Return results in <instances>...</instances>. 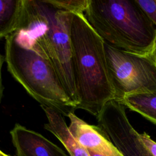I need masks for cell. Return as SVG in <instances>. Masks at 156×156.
<instances>
[{"label": "cell", "instance_id": "obj_2", "mask_svg": "<svg viewBox=\"0 0 156 156\" xmlns=\"http://www.w3.org/2000/svg\"><path fill=\"white\" fill-rule=\"evenodd\" d=\"M67 13L48 0H25L15 32L50 62L67 94L78 106Z\"/></svg>", "mask_w": 156, "mask_h": 156}, {"label": "cell", "instance_id": "obj_3", "mask_svg": "<svg viewBox=\"0 0 156 156\" xmlns=\"http://www.w3.org/2000/svg\"><path fill=\"white\" fill-rule=\"evenodd\" d=\"M83 14L105 43L133 54H149L156 28L136 0H90Z\"/></svg>", "mask_w": 156, "mask_h": 156}, {"label": "cell", "instance_id": "obj_18", "mask_svg": "<svg viewBox=\"0 0 156 156\" xmlns=\"http://www.w3.org/2000/svg\"><path fill=\"white\" fill-rule=\"evenodd\" d=\"M0 156H9V155H8L7 154L4 153L2 151H1L0 150Z\"/></svg>", "mask_w": 156, "mask_h": 156}, {"label": "cell", "instance_id": "obj_17", "mask_svg": "<svg viewBox=\"0 0 156 156\" xmlns=\"http://www.w3.org/2000/svg\"><path fill=\"white\" fill-rule=\"evenodd\" d=\"M88 154L90 155V156H104V155H100V154H96L92 151H88Z\"/></svg>", "mask_w": 156, "mask_h": 156}, {"label": "cell", "instance_id": "obj_14", "mask_svg": "<svg viewBox=\"0 0 156 156\" xmlns=\"http://www.w3.org/2000/svg\"><path fill=\"white\" fill-rule=\"evenodd\" d=\"M156 28V0H136Z\"/></svg>", "mask_w": 156, "mask_h": 156}, {"label": "cell", "instance_id": "obj_10", "mask_svg": "<svg viewBox=\"0 0 156 156\" xmlns=\"http://www.w3.org/2000/svg\"><path fill=\"white\" fill-rule=\"evenodd\" d=\"M25 0H0V39L7 37L18 28Z\"/></svg>", "mask_w": 156, "mask_h": 156}, {"label": "cell", "instance_id": "obj_16", "mask_svg": "<svg viewBox=\"0 0 156 156\" xmlns=\"http://www.w3.org/2000/svg\"><path fill=\"white\" fill-rule=\"evenodd\" d=\"M147 55L154 62L156 63V35L154 38L152 48Z\"/></svg>", "mask_w": 156, "mask_h": 156}, {"label": "cell", "instance_id": "obj_5", "mask_svg": "<svg viewBox=\"0 0 156 156\" xmlns=\"http://www.w3.org/2000/svg\"><path fill=\"white\" fill-rule=\"evenodd\" d=\"M105 53L115 99L133 94L156 91V63L147 54H133L104 42Z\"/></svg>", "mask_w": 156, "mask_h": 156}, {"label": "cell", "instance_id": "obj_8", "mask_svg": "<svg viewBox=\"0 0 156 156\" xmlns=\"http://www.w3.org/2000/svg\"><path fill=\"white\" fill-rule=\"evenodd\" d=\"M10 133L16 156H69L40 133L20 124Z\"/></svg>", "mask_w": 156, "mask_h": 156}, {"label": "cell", "instance_id": "obj_15", "mask_svg": "<svg viewBox=\"0 0 156 156\" xmlns=\"http://www.w3.org/2000/svg\"><path fill=\"white\" fill-rule=\"evenodd\" d=\"M5 60V57L2 56L0 54V102L3 95V85H2V68L4 61Z\"/></svg>", "mask_w": 156, "mask_h": 156}, {"label": "cell", "instance_id": "obj_11", "mask_svg": "<svg viewBox=\"0 0 156 156\" xmlns=\"http://www.w3.org/2000/svg\"><path fill=\"white\" fill-rule=\"evenodd\" d=\"M119 101L156 124V91L130 94Z\"/></svg>", "mask_w": 156, "mask_h": 156}, {"label": "cell", "instance_id": "obj_9", "mask_svg": "<svg viewBox=\"0 0 156 156\" xmlns=\"http://www.w3.org/2000/svg\"><path fill=\"white\" fill-rule=\"evenodd\" d=\"M48 122L44 128L55 136L67 150L69 156H90L88 152L76 140L68 129L63 115L56 110L41 106Z\"/></svg>", "mask_w": 156, "mask_h": 156}, {"label": "cell", "instance_id": "obj_7", "mask_svg": "<svg viewBox=\"0 0 156 156\" xmlns=\"http://www.w3.org/2000/svg\"><path fill=\"white\" fill-rule=\"evenodd\" d=\"M67 117L70 122L69 131L86 150L104 156H123L101 127L88 124L74 113Z\"/></svg>", "mask_w": 156, "mask_h": 156}, {"label": "cell", "instance_id": "obj_1", "mask_svg": "<svg viewBox=\"0 0 156 156\" xmlns=\"http://www.w3.org/2000/svg\"><path fill=\"white\" fill-rule=\"evenodd\" d=\"M72 48L77 108L97 117L105 104L115 99L106 61L104 41L83 13H67Z\"/></svg>", "mask_w": 156, "mask_h": 156}, {"label": "cell", "instance_id": "obj_12", "mask_svg": "<svg viewBox=\"0 0 156 156\" xmlns=\"http://www.w3.org/2000/svg\"><path fill=\"white\" fill-rule=\"evenodd\" d=\"M60 10L77 13H84L90 0H48Z\"/></svg>", "mask_w": 156, "mask_h": 156}, {"label": "cell", "instance_id": "obj_6", "mask_svg": "<svg viewBox=\"0 0 156 156\" xmlns=\"http://www.w3.org/2000/svg\"><path fill=\"white\" fill-rule=\"evenodd\" d=\"M126 108L118 100L107 102L96 117L98 126L123 156H146L139 140V133L130 123Z\"/></svg>", "mask_w": 156, "mask_h": 156}, {"label": "cell", "instance_id": "obj_13", "mask_svg": "<svg viewBox=\"0 0 156 156\" xmlns=\"http://www.w3.org/2000/svg\"><path fill=\"white\" fill-rule=\"evenodd\" d=\"M138 137L146 156H156V141L146 132L138 133Z\"/></svg>", "mask_w": 156, "mask_h": 156}, {"label": "cell", "instance_id": "obj_4", "mask_svg": "<svg viewBox=\"0 0 156 156\" xmlns=\"http://www.w3.org/2000/svg\"><path fill=\"white\" fill-rule=\"evenodd\" d=\"M5 60L11 75L41 106L66 116L77 109L50 62L15 32L5 38Z\"/></svg>", "mask_w": 156, "mask_h": 156}]
</instances>
